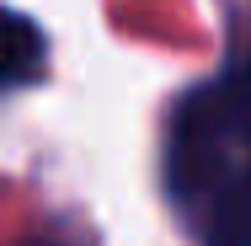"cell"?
<instances>
[{
    "label": "cell",
    "instance_id": "3",
    "mask_svg": "<svg viewBox=\"0 0 251 246\" xmlns=\"http://www.w3.org/2000/svg\"><path fill=\"white\" fill-rule=\"evenodd\" d=\"M22 246H53V241H22Z\"/></svg>",
    "mask_w": 251,
    "mask_h": 246
},
{
    "label": "cell",
    "instance_id": "1",
    "mask_svg": "<svg viewBox=\"0 0 251 246\" xmlns=\"http://www.w3.org/2000/svg\"><path fill=\"white\" fill-rule=\"evenodd\" d=\"M166 193L198 246H251V54L182 97L166 134Z\"/></svg>",
    "mask_w": 251,
    "mask_h": 246
},
{
    "label": "cell",
    "instance_id": "2",
    "mask_svg": "<svg viewBox=\"0 0 251 246\" xmlns=\"http://www.w3.org/2000/svg\"><path fill=\"white\" fill-rule=\"evenodd\" d=\"M43 70V32L22 11H0V86H22Z\"/></svg>",
    "mask_w": 251,
    "mask_h": 246
}]
</instances>
